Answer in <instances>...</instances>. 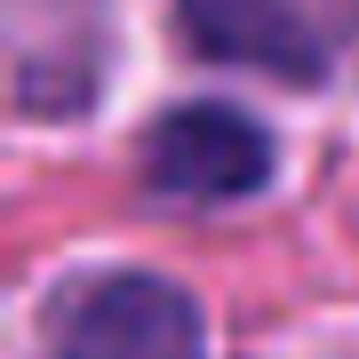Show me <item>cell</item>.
Instances as JSON below:
<instances>
[{"label": "cell", "instance_id": "3", "mask_svg": "<svg viewBox=\"0 0 359 359\" xmlns=\"http://www.w3.org/2000/svg\"><path fill=\"white\" fill-rule=\"evenodd\" d=\"M56 359H208V351H200V311L184 287L152 280V271H120L65 311Z\"/></svg>", "mask_w": 359, "mask_h": 359}, {"label": "cell", "instance_id": "2", "mask_svg": "<svg viewBox=\"0 0 359 359\" xmlns=\"http://www.w3.org/2000/svg\"><path fill=\"white\" fill-rule=\"evenodd\" d=\"M271 176V136L231 104H192L168 112L144 144V184L160 200H248Z\"/></svg>", "mask_w": 359, "mask_h": 359}, {"label": "cell", "instance_id": "1", "mask_svg": "<svg viewBox=\"0 0 359 359\" xmlns=\"http://www.w3.org/2000/svg\"><path fill=\"white\" fill-rule=\"evenodd\" d=\"M192 48L280 80H320L359 40V0H184Z\"/></svg>", "mask_w": 359, "mask_h": 359}]
</instances>
